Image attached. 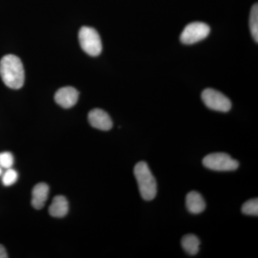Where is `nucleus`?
Wrapping results in <instances>:
<instances>
[{
  "label": "nucleus",
  "mask_w": 258,
  "mask_h": 258,
  "mask_svg": "<svg viewBox=\"0 0 258 258\" xmlns=\"http://www.w3.org/2000/svg\"><path fill=\"white\" fill-rule=\"evenodd\" d=\"M0 76L5 84L12 89H20L25 82L23 62L14 55H5L0 60Z\"/></svg>",
  "instance_id": "nucleus-1"
},
{
  "label": "nucleus",
  "mask_w": 258,
  "mask_h": 258,
  "mask_svg": "<svg viewBox=\"0 0 258 258\" xmlns=\"http://www.w3.org/2000/svg\"><path fill=\"white\" fill-rule=\"evenodd\" d=\"M134 173L141 196L146 201H152L157 196V183L147 163L139 161L134 167Z\"/></svg>",
  "instance_id": "nucleus-2"
},
{
  "label": "nucleus",
  "mask_w": 258,
  "mask_h": 258,
  "mask_svg": "<svg viewBox=\"0 0 258 258\" xmlns=\"http://www.w3.org/2000/svg\"><path fill=\"white\" fill-rule=\"evenodd\" d=\"M203 164L210 170L216 171H235L239 167L238 161L223 152L208 154L204 158Z\"/></svg>",
  "instance_id": "nucleus-3"
},
{
  "label": "nucleus",
  "mask_w": 258,
  "mask_h": 258,
  "mask_svg": "<svg viewBox=\"0 0 258 258\" xmlns=\"http://www.w3.org/2000/svg\"><path fill=\"white\" fill-rule=\"evenodd\" d=\"M79 42L81 48L88 55L98 56L102 51V42L99 34L95 29L90 27H83L80 30Z\"/></svg>",
  "instance_id": "nucleus-4"
},
{
  "label": "nucleus",
  "mask_w": 258,
  "mask_h": 258,
  "mask_svg": "<svg viewBox=\"0 0 258 258\" xmlns=\"http://www.w3.org/2000/svg\"><path fill=\"white\" fill-rule=\"evenodd\" d=\"M202 100L205 106L213 111L226 113L230 111L232 108L230 100L222 93L212 88H207L203 91Z\"/></svg>",
  "instance_id": "nucleus-5"
},
{
  "label": "nucleus",
  "mask_w": 258,
  "mask_h": 258,
  "mask_svg": "<svg viewBox=\"0 0 258 258\" xmlns=\"http://www.w3.org/2000/svg\"><path fill=\"white\" fill-rule=\"evenodd\" d=\"M210 32V28L207 24L200 22L190 23L181 32L180 40L185 45H191L206 38Z\"/></svg>",
  "instance_id": "nucleus-6"
},
{
  "label": "nucleus",
  "mask_w": 258,
  "mask_h": 258,
  "mask_svg": "<svg viewBox=\"0 0 258 258\" xmlns=\"http://www.w3.org/2000/svg\"><path fill=\"white\" fill-rule=\"evenodd\" d=\"M88 121L93 128L101 131H109L113 127L111 117L103 110L96 108L88 113Z\"/></svg>",
  "instance_id": "nucleus-7"
},
{
  "label": "nucleus",
  "mask_w": 258,
  "mask_h": 258,
  "mask_svg": "<svg viewBox=\"0 0 258 258\" xmlns=\"http://www.w3.org/2000/svg\"><path fill=\"white\" fill-rule=\"evenodd\" d=\"M79 97V91L76 88L68 86L60 88L56 92L55 101L62 108H70L76 104Z\"/></svg>",
  "instance_id": "nucleus-8"
},
{
  "label": "nucleus",
  "mask_w": 258,
  "mask_h": 258,
  "mask_svg": "<svg viewBox=\"0 0 258 258\" xmlns=\"http://www.w3.org/2000/svg\"><path fill=\"white\" fill-rule=\"evenodd\" d=\"M186 207L190 213L198 215L205 211L206 203L201 194L191 191L186 195Z\"/></svg>",
  "instance_id": "nucleus-9"
},
{
  "label": "nucleus",
  "mask_w": 258,
  "mask_h": 258,
  "mask_svg": "<svg viewBox=\"0 0 258 258\" xmlns=\"http://www.w3.org/2000/svg\"><path fill=\"white\" fill-rule=\"evenodd\" d=\"M49 194L48 185L39 183L34 186L32 193V205L36 210H40L45 206Z\"/></svg>",
  "instance_id": "nucleus-10"
},
{
  "label": "nucleus",
  "mask_w": 258,
  "mask_h": 258,
  "mask_svg": "<svg viewBox=\"0 0 258 258\" xmlns=\"http://www.w3.org/2000/svg\"><path fill=\"white\" fill-rule=\"evenodd\" d=\"M69 210V202L63 196H56L52 200L50 208L49 213L51 216L56 218H61L67 215Z\"/></svg>",
  "instance_id": "nucleus-11"
},
{
  "label": "nucleus",
  "mask_w": 258,
  "mask_h": 258,
  "mask_svg": "<svg viewBox=\"0 0 258 258\" xmlns=\"http://www.w3.org/2000/svg\"><path fill=\"white\" fill-rule=\"evenodd\" d=\"M181 244L185 252L189 255H196L200 250V239L192 234L184 235L181 239Z\"/></svg>",
  "instance_id": "nucleus-12"
},
{
  "label": "nucleus",
  "mask_w": 258,
  "mask_h": 258,
  "mask_svg": "<svg viewBox=\"0 0 258 258\" xmlns=\"http://www.w3.org/2000/svg\"><path fill=\"white\" fill-rule=\"evenodd\" d=\"M249 28L255 42H258V5H254L249 16Z\"/></svg>",
  "instance_id": "nucleus-13"
},
{
  "label": "nucleus",
  "mask_w": 258,
  "mask_h": 258,
  "mask_svg": "<svg viewBox=\"0 0 258 258\" xmlns=\"http://www.w3.org/2000/svg\"><path fill=\"white\" fill-rule=\"evenodd\" d=\"M242 212L244 215H258V200L257 198L252 199L244 203L242 206Z\"/></svg>",
  "instance_id": "nucleus-14"
},
{
  "label": "nucleus",
  "mask_w": 258,
  "mask_h": 258,
  "mask_svg": "<svg viewBox=\"0 0 258 258\" xmlns=\"http://www.w3.org/2000/svg\"><path fill=\"white\" fill-rule=\"evenodd\" d=\"M18 173L15 169L10 168V169H7V171H5L4 175L3 176L2 181H3L4 186H10L14 184L18 181Z\"/></svg>",
  "instance_id": "nucleus-15"
},
{
  "label": "nucleus",
  "mask_w": 258,
  "mask_h": 258,
  "mask_svg": "<svg viewBox=\"0 0 258 258\" xmlns=\"http://www.w3.org/2000/svg\"><path fill=\"white\" fill-rule=\"evenodd\" d=\"M13 164H14V157L11 153L8 152L0 153V167L2 169H10Z\"/></svg>",
  "instance_id": "nucleus-16"
},
{
  "label": "nucleus",
  "mask_w": 258,
  "mask_h": 258,
  "mask_svg": "<svg viewBox=\"0 0 258 258\" xmlns=\"http://www.w3.org/2000/svg\"><path fill=\"white\" fill-rule=\"evenodd\" d=\"M8 257V253H7L6 249L2 244H0V258Z\"/></svg>",
  "instance_id": "nucleus-17"
},
{
  "label": "nucleus",
  "mask_w": 258,
  "mask_h": 258,
  "mask_svg": "<svg viewBox=\"0 0 258 258\" xmlns=\"http://www.w3.org/2000/svg\"><path fill=\"white\" fill-rule=\"evenodd\" d=\"M2 173H3V170H2V168L0 167V176H1Z\"/></svg>",
  "instance_id": "nucleus-18"
}]
</instances>
